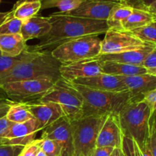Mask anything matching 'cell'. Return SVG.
Masks as SVG:
<instances>
[{
  "label": "cell",
  "mask_w": 156,
  "mask_h": 156,
  "mask_svg": "<svg viewBox=\"0 0 156 156\" xmlns=\"http://www.w3.org/2000/svg\"><path fill=\"white\" fill-rule=\"evenodd\" d=\"M148 144L152 156H156V111L152 114L151 118L150 132H149Z\"/></svg>",
  "instance_id": "4dcf8cb0"
},
{
  "label": "cell",
  "mask_w": 156,
  "mask_h": 156,
  "mask_svg": "<svg viewBox=\"0 0 156 156\" xmlns=\"http://www.w3.org/2000/svg\"><path fill=\"white\" fill-rule=\"evenodd\" d=\"M108 115L86 116L70 121L74 156H91L96 149L99 131Z\"/></svg>",
  "instance_id": "5b68a950"
},
{
  "label": "cell",
  "mask_w": 156,
  "mask_h": 156,
  "mask_svg": "<svg viewBox=\"0 0 156 156\" xmlns=\"http://www.w3.org/2000/svg\"><path fill=\"white\" fill-rule=\"evenodd\" d=\"M152 21L153 19L152 15L146 9H133L132 13L123 23V30L126 31H133Z\"/></svg>",
  "instance_id": "cb8c5ba5"
},
{
  "label": "cell",
  "mask_w": 156,
  "mask_h": 156,
  "mask_svg": "<svg viewBox=\"0 0 156 156\" xmlns=\"http://www.w3.org/2000/svg\"><path fill=\"white\" fill-rule=\"evenodd\" d=\"M72 82L100 91L113 92L127 91L120 76H111L103 73L91 77L76 79Z\"/></svg>",
  "instance_id": "2e32d148"
},
{
  "label": "cell",
  "mask_w": 156,
  "mask_h": 156,
  "mask_svg": "<svg viewBox=\"0 0 156 156\" xmlns=\"http://www.w3.org/2000/svg\"><path fill=\"white\" fill-rule=\"evenodd\" d=\"M156 0H143V2H142V4H143V9H145V8L149 6V5H151L152 2H154Z\"/></svg>",
  "instance_id": "b9f144b4"
},
{
  "label": "cell",
  "mask_w": 156,
  "mask_h": 156,
  "mask_svg": "<svg viewBox=\"0 0 156 156\" xmlns=\"http://www.w3.org/2000/svg\"><path fill=\"white\" fill-rule=\"evenodd\" d=\"M5 117L14 123H21L32 119L33 116L25 104L15 102L9 107Z\"/></svg>",
  "instance_id": "484cf974"
},
{
  "label": "cell",
  "mask_w": 156,
  "mask_h": 156,
  "mask_svg": "<svg viewBox=\"0 0 156 156\" xmlns=\"http://www.w3.org/2000/svg\"><path fill=\"white\" fill-rule=\"evenodd\" d=\"M143 99L149 105L152 114H153L156 111V88L144 94Z\"/></svg>",
  "instance_id": "e575fe53"
},
{
  "label": "cell",
  "mask_w": 156,
  "mask_h": 156,
  "mask_svg": "<svg viewBox=\"0 0 156 156\" xmlns=\"http://www.w3.org/2000/svg\"><path fill=\"white\" fill-rule=\"evenodd\" d=\"M143 67H145L147 71L156 69V45L145 59Z\"/></svg>",
  "instance_id": "836d02e7"
},
{
  "label": "cell",
  "mask_w": 156,
  "mask_h": 156,
  "mask_svg": "<svg viewBox=\"0 0 156 156\" xmlns=\"http://www.w3.org/2000/svg\"><path fill=\"white\" fill-rule=\"evenodd\" d=\"M130 32L144 42L156 44V22L155 21Z\"/></svg>",
  "instance_id": "83f0119b"
},
{
  "label": "cell",
  "mask_w": 156,
  "mask_h": 156,
  "mask_svg": "<svg viewBox=\"0 0 156 156\" xmlns=\"http://www.w3.org/2000/svg\"><path fill=\"white\" fill-rule=\"evenodd\" d=\"M82 0H41V9L57 8L61 12H69L79 6Z\"/></svg>",
  "instance_id": "4316f807"
},
{
  "label": "cell",
  "mask_w": 156,
  "mask_h": 156,
  "mask_svg": "<svg viewBox=\"0 0 156 156\" xmlns=\"http://www.w3.org/2000/svg\"><path fill=\"white\" fill-rule=\"evenodd\" d=\"M55 140L61 148L60 156H74L70 121L63 117L44 129L42 136Z\"/></svg>",
  "instance_id": "8fae6325"
},
{
  "label": "cell",
  "mask_w": 156,
  "mask_h": 156,
  "mask_svg": "<svg viewBox=\"0 0 156 156\" xmlns=\"http://www.w3.org/2000/svg\"><path fill=\"white\" fill-rule=\"evenodd\" d=\"M40 150H41V139L34 140L24 146L21 156H37Z\"/></svg>",
  "instance_id": "d6a6232c"
},
{
  "label": "cell",
  "mask_w": 156,
  "mask_h": 156,
  "mask_svg": "<svg viewBox=\"0 0 156 156\" xmlns=\"http://www.w3.org/2000/svg\"><path fill=\"white\" fill-rule=\"evenodd\" d=\"M151 43L144 42L132 32L108 29L101 42V55L119 53L145 47Z\"/></svg>",
  "instance_id": "9c48e42d"
},
{
  "label": "cell",
  "mask_w": 156,
  "mask_h": 156,
  "mask_svg": "<svg viewBox=\"0 0 156 156\" xmlns=\"http://www.w3.org/2000/svg\"><path fill=\"white\" fill-rule=\"evenodd\" d=\"M38 101L53 102L59 105L63 111L65 117L69 121L82 117L83 99L82 95L73 86L71 82L61 77Z\"/></svg>",
  "instance_id": "8992f818"
},
{
  "label": "cell",
  "mask_w": 156,
  "mask_h": 156,
  "mask_svg": "<svg viewBox=\"0 0 156 156\" xmlns=\"http://www.w3.org/2000/svg\"><path fill=\"white\" fill-rule=\"evenodd\" d=\"M120 77L126 90L133 98H143L144 94L156 88V76L149 73Z\"/></svg>",
  "instance_id": "ac0fdd59"
},
{
  "label": "cell",
  "mask_w": 156,
  "mask_h": 156,
  "mask_svg": "<svg viewBox=\"0 0 156 156\" xmlns=\"http://www.w3.org/2000/svg\"><path fill=\"white\" fill-rule=\"evenodd\" d=\"M14 103H15V101L11 100V99L9 98L7 96L3 95V94H2L1 93H0V109L10 107L11 105H13Z\"/></svg>",
  "instance_id": "74e56055"
},
{
  "label": "cell",
  "mask_w": 156,
  "mask_h": 156,
  "mask_svg": "<svg viewBox=\"0 0 156 156\" xmlns=\"http://www.w3.org/2000/svg\"><path fill=\"white\" fill-rule=\"evenodd\" d=\"M19 156H21V155H19Z\"/></svg>",
  "instance_id": "7dc6e473"
},
{
  "label": "cell",
  "mask_w": 156,
  "mask_h": 156,
  "mask_svg": "<svg viewBox=\"0 0 156 156\" xmlns=\"http://www.w3.org/2000/svg\"><path fill=\"white\" fill-rule=\"evenodd\" d=\"M148 73L150 75H152V76H156V69L155 70H149V71H148Z\"/></svg>",
  "instance_id": "ee69618b"
},
{
  "label": "cell",
  "mask_w": 156,
  "mask_h": 156,
  "mask_svg": "<svg viewBox=\"0 0 156 156\" xmlns=\"http://www.w3.org/2000/svg\"><path fill=\"white\" fill-rule=\"evenodd\" d=\"M124 156H126V155H124Z\"/></svg>",
  "instance_id": "bcb514c9"
},
{
  "label": "cell",
  "mask_w": 156,
  "mask_h": 156,
  "mask_svg": "<svg viewBox=\"0 0 156 156\" xmlns=\"http://www.w3.org/2000/svg\"><path fill=\"white\" fill-rule=\"evenodd\" d=\"M24 103L42 129L65 117L61 107L53 102H41L36 100Z\"/></svg>",
  "instance_id": "9a60e30c"
},
{
  "label": "cell",
  "mask_w": 156,
  "mask_h": 156,
  "mask_svg": "<svg viewBox=\"0 0 156 156\" xmlns=\"http://www.w3.org/2000/svg\"><path fill=\"white\" fill-rule=\"evenodd\" d=\"M83 99L82 117L91 115L119 114L123 108L133 98L129 91H100L71 82Z\"/></svg>",
  "instance_id": "277c9868"
},
{
  "label": "cell",
  "mask_w": 156,
  "mask_h": 156,
  "mask_svg": "<svg viewBox=\"0 0 156 156\" xmlns=\"http://www.w3.org/2000/svg\"><path fill=\"white\" fill-rule=\"evenodd\" d=\"M110 156H124V153L123 152V149L120 148H115Z\"/></svg>",
  "instance_id": "60d3db41"
},
{
  "label": "cell",
  "mask_w": 156,
  "mask_h": 156,
  "mask_svg": "<svg viewBox=\"0 0 156 156\" xmlns=\"http://www.w3.org/2000/svg\"><path fill=\"white\" fill-rule=\"evenodd\" d=\"M101 42L98 37H83L58 46L51 53L61 63L95 59L101 55Z\"/></svg>",
  "instance_id": "52a82bcc"
},
{
  "label": "cell",
  "mask_w": 156,
  "mask_h": 156,
  "mask_svg": "<svg viewBox=\"0 0 156 156\" xmlns=\"http://www.w3.org/2000/svg\"><path fill=\"white\" fill-rule=\"evenodd\" d=\"M55 82L48 79L22 80L5 84L0 89L11 100L24 103L41 98Z\"/></svg>",
  "instance_id": "ba28073f"
},
{
  "label": "cell",
  "mask_w": 156,
  "mask_h": 156,
  "mask_svg": "<svg viewBox=\"0 0 156 156\" xmlns=\"http://www.w3.org/2000/svg\"><path fill=\"white\" fill-rule=\"evenodd\" d=\"M41 129L39 123L34 117L24 123H13L2 140L1 145L25 146L34 140L37 133Z\"/></svg>",
  "instance_id": "7c38bea8"
},
{
  "label": "cell",
  "mask_w": 156,
  "mask_h": 156,
  "mask_svg": "<svg viewBox=\"0 0 156 156\" xmlns=\"http://www.w3.org/2000/svg\"><path fill=\"white\" fill-rule=\"evenodd\" d=\"M145 9L150 13V15L152 17V19H153V21L156 22V1L152 2V4L149 5L146 8H145Z\"/></svg>",
  "instance_id": "ab89813d"
},
{
  "label": "cell",
  "mask_w": 156,
  "mask_h": 156,
  "mask_svg": "<svg viewBox=\"0 0 156 156\" xmlns=\"http://www.w3.org/2000/svg\"><path fill=\"white\" fill-rule=\"evenodd\" d=\"M101 61V60H100ZM102 73L115 76H132L148 73L143 66L129 65L113 61H101Z\"/></svg>",
  "instance_id": "ffe728a7"
},
{
  "label": "cell",
  "mask_w": 156,
  "mask_h": 156,
  "mask_svg": "<svg viewBox=\"0 0 156 156\" xmlns=\"http://www.w3.org/2000/svg\"><path fill=\"white\" fill-rule=\"evenodd\" d=\"M12 124H13V123L9 121L6 118L5 116L0 118V145H1L2 140L4 138L5 135L6 133L8 132V130H9V129Z\"/></svg>",
  "instance_id": "d590c367"
},
{
  "label": "cell",
  "mask_w": 156,
  "mask_h": 156,
  "mask_svg": "<svg viewBox=\"0 0 156 156\" xmlns=\"http://www.w3.org/2000/svg\"><path fill=\"white\" fill-rule=\"evenodd\" d=\"M37 156H47V155H46V154L41 149V150L39 151V152L37 153Z\"/></svg>",
  "instance_id": "f6af8a7d"
},
{
  "label": "cell",
  "mask_w": 156,
  "mask_h": 156,
  "mask_svg": "<svg viewBox=\"0 0 156 156\" xmlns=\"http://www.w3.org/2000/svg\"><path fill=\"white\" fill-rule=\"evenodd\" d=\"M9 107L0 109V118H2V117H5V116L6 115V114H7V111H8V110H9Z\"/></svg>",
  "instance_id": "7bdbcfd3"
},
{
  "label": "cell",
  "mask_w": 156,
  "mask_h": 156,
  "mask_svg": "<svg viewBox=\"0 0 156 156\" xmlns=\"http://www.w3.org/2000/svg\"><path fill=\"white\" fill-rule=\"evenodd\" d=\"M61 65L50 50H37L27 46L21 62L0 79V87L9 82L30 79H48L56 82L60 78Z\"/></svg>",
  "instance_id": "7a4b0ae2"
},
{
  "label": "cell",
  "mask_w": 156,
  "mask_h": 156,
  "mask_svg": "<svg viewBox=\"0 0 156 156\" xmlns=\"http://www.w3.org/2000/svg\"><path fill=\"white\" fill-rule=\"evenodd\" d=\"M48 18L51 30L39 44L32 46L34 50L52 51L67 41L83 37H98L108 30L106 21L81 18L66 12H54Z\"/></svg>",
  "instance_id": "6da1fadb"
},
{
  "label": "cell",
  "mask_w": 156,
  "mask_h": 156,
  "mask_svg": "<svg viewBox=\"0 0 156 156\" xmlns=\"http://www.w3.org/2000/svg\"><path fill=\"white\" fill-rule=\"evenodd\" d=\"M41 149L47 156H60V146L55 140L51 139L41 137Z\"/></svg>",
  "instance_id": "f546056e"
},
{
  "label": "cell",
  "mask_w": 156,
  "mask_h": 156,
  "mask_svg": "<svg viewBox=\"0 0 156 156\" xmlns=\"http://www.w3.org/2000/svg\"><path fill=\"white\" fill-rule=\"evenodd\" d=\"M120 0H82L78 7L66 13L93 20L107 21L112 9Z\"/></svg>",
  "instance_id": "30bf717a"
},
{
  "label": "cell",
  "mask_w": 156,
  "mask_h": 156,
  "mask_svg": "<svg viewBox=\"0 0 156 156\" xmlns=\"http://www.w3.org/2000/svg\"><path fill=\"white\" fill-rule=\"evenodd\" d=\"M123 136L118 114H108L99 131L96 147L122 149Z\"/></svg>",
  "instance_id": "5bb4252c"
},
{
  "label": "cell",
  "mask_w": 156,
  "mask_h": 156,
  "mask_svg": "<svg viewBox=\"0 0 156 156\" xmlns=\"http://www.w3.org/2000/svg\"><path fill=\"white\" fill-rule=\"evenodd\" d=\"M155 45L156 44H149L141 48L129 50L123 53L100 55L97 59L101 61H113V62H121V63L129 64V65L143 66L145 59Z\"/></svg>",
  "instance_id": "e0dca14e"
},
{
  "label": "cell",
  "mask_w": 156,
  "mask_h": 156,
  "mask_svg": "<svg viewBox=\"0 0 156 156\" xmlns=\"http://www.w3.org/2000/svg\"><path fill=\"white\" fill-rule=\"evenodd\" d=\"M41 9V0H18L14 5L12 12L14 16L24 22L36 16Z\"/></svg>",
  "instance_id": "7402d4cb"
},
{
  "label": "cell",
  "mask_w": 156,
  "mask_h": 156,
  "mask_svg": "<svg viewBox=\"0 0 156 156\" xmlns=\"http://www.w3.org/2000/svg\"><path fill=\"white\" fill-rule=\"evenodd\" d=\"M114 149L113 147H96L91 156H110Z\"/></svg>",
  "instance_id": "8d00e7d4"
},
{
  "label": "cell",
  "mask_w": 156,
  "mask_h": 156,
  "mask_svg": "<svg viewBox=\"0 0 156 156\" xmlns=\"http://www.w3.org/2000/svg\"><path fill=\"white\" fill-rule=\"evenodd\" d=\"M143 98H133L119 113L120 127L124 136L130 138L140 150L149 140L152 112Z\"/></svg>",
  "instance_id": "3957f363"
},
{
  "label": "cell",
  "mask_w": 156,
  "mask_h": 156,
  "mask_svg": "<svg viewBox=\"0 0 156 156\" xmlns=\"http://www.w3.org/2000/svg\"><path fill=\"white\" fill-rule=\"evenodd\" d=\"M0 1H1V0H0Z\"/></svg>",
  "instance_id": "c3c4849f"
},
{
  "label": "cell",
  "mask_w": 156,
  "mask_h": 156,
  "mask_svg": "<svg viewBox=\"0 0 156 156\" xmlns=\"http://www.w3.org/2000/svg\"><path fill=\"white\" fill-rule=\"evenodd\" d=\"M23 22L14 16L12 10L0 12V34H21Z\"/></svg>",
  "instance_id": "d4e9b609"
},
{
  "label": "cell",
  "mask_w": 156,
  "mask_h": 156,
  "mask_svg": "<svg viewBox=\"0 0 156 156\" xmlns=\"http://www.w3.org/2000/svg\"><path fill=\"white\" fill-rule=\"evenodd\" d=\"M51 24L48 17L36 16L23 22L21 29V34L24 41L47 36L51 30Z\"/></svg>",
  "instance_id": "d6986e66"
},
{
  "label": "cell",
  "mask_w": 156,
  "mask_h": 156,
  "mask_svg": "<svg viewBox=\"0 0 156 156\" xmlns=\"http://www.w3.org/2000/svg\"><path fill=\"white\" fill-rule=\"evenodd\" d=\"M59 71L60 77L70 82H74L76 79L91 77L102 73L101 61L97 58L62 63Z\"/></svg>",
  "instance_id": "4fadbf2b"
},
{
  "label": "cell",
  "mask_w": 156,
  "mask_h": 156,
  "mask_svg": "<svg viewBox=\"0 0 156 156\" xmlns=\"http://www.w3.org/2000/svg\"><path fill=\"white\" fill-rule=\"evenodd\" d=\"M22 55L23 53L16 57H11V56H4L0 53V79L21 62Z\"/></svg>",
  "instance_id": "f1b7e54d"
},
{
  "label": "cell",
  "mask_w": 156,
  "mask_h": 156,
  "mask_svg": "<svg viewBox=\"0 0 156 156\" xmlns=\"http://www.w3.org/2000/svg\"><path fill=\"white\" fill-rule=\"evenodd\" d=\"M27 47L21 34H0V53L4 56L16 57L21 55Z\"/></svg>",
  "instance_id": "44dd1931"
},
{
  "label": "cell",
  "mask_w": 156,
  "mask_h": 156,
  "mask_svg": "<svg viewBox=\"0 0 156 156\" xmlns=\"http://www.w3.org/2000/svg\"><path fill=\"white\" fill-rule=\"evenodd\" d=\"M24 146L0 145V156H19Z\"/></svg>",
  "instance_id": "1f68e13d"
},
{
  "label": "cell",
  "mask_w": 156,
  "mask_h": 156,
  "mask_svg": "<svg viewBox=\"0 0 156 156\" xmlns=\"http://www.w3.org/2000/svg\"><path fill=\"white\" fill-rule=\"evenodd\" d=\"M134 8L125 4L119 3L112 9L106 22L108 29L123 30V24L129 15L132 13Z\"/></svg>",
  "instance_id": "603a6c76"
},
{
  "label": "cell",
  "mask_w": 156,
  "mask_h": 156,
  "mask_svg": "<svg viewBox=\"0 0 156 156\" xmlns=\"http://www.w3.org/2000/svg\"><path fill=\"white\" fill-rule=\"evenodd\" d=\"M121 2L125 3V4L131 6V7L134 8V9H143V0H120Z\"/></svg>",
  "instance_id": "f35d334b"
}]
</instances>
